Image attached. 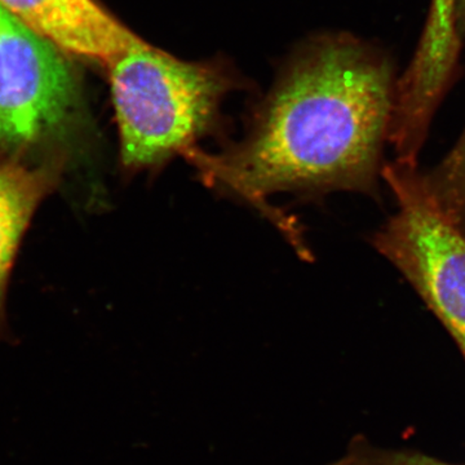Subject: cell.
<instances>
[{
  "instance_id": "30bf717a",
  "label": "cell",
  "mask_w": 465,
  "mask_h": 465,
  "mask_svg": "<svg viewBox=\"0 0 465 465\" xmlns=\"http://www.w3.org/2000/svg\"><path fill=\"white\" fill-rule=\"evenodd\" d=\"M463 2H464V5H465V0H463Z\"/></svg>"
},
{
  "instance_id": "277c9868",
  "label": "cell",
  "mask_w": 465,
  "mask_h": 465,
  "mask_svg": "<svg viewBox=\"0 0 465 465\" xmlns=\"http://www.w3.org/2000/svg\"><path fill=\"white\" fill-rule=\"evenodd\" d=\"M381 176L397 213L374 246L402 273L465 354V235L428 197L416 166L394 162Z\"/></svg>"
},
{
  "instance_id": "8992f818",
  "label": "cell",
  "mask_w": 465,
  "mask_h": 465,
  "mask_svg": "<svg viewBox=\"0 0 465 465\" xmlns=\"http://www.w3.org/2000/svg\"><path fill=\"white\" fill-rule=\"evenodd\" d=\"M65 54L108 66L139 39L96 0H0Z\"/></svg>"
},
{
  "instance_id": "5b68a950",
  "label": "cell",
  "mask_w": 465,
  "mask_h": 465,
  "mask_svg": "<svg viewBox=\"0 0 465 465\" xmlns=\"http://www.w3.org/2000/svg\"><path fill=\"white\" fill-rule=\"evenodd\" d=\"M455 3L433 0L414 61L394 94L388 142L400 163L416 166L430 119L457 63Z\"/></svg>"
},
{
  "instance_id": "9c48e42d",
  "label": "cell",
  "mask_w": 465,
  "mask_h": 465,
  "mask_svg": "<svg viewBox=\"0 0 465 465\" xmlns=\"http://www.w3.org/2000/svg\"><path fill=\"white\" fill-rule=\"evenodd\" d=\"M331 465H452L421 452L378 448L360 440Z\"/></svg>"
},
{
  "instance_id": "52a82bcc",
  "label": "cell",
  "mask_w": 465,
  "mask_h": 465,
  "mask_svg": "<svg viewBox=\"0 0 465 465\" xmlns=\"http://www.w3.org/2000/svg\"><path fill=\"white\" fill-rule=\"evenodd\" d=\"M67 163H41L3 158L0 162V332L5 324V302L9 273L24 232L39 203L60 183Z\"/></svg>"
},
{
  "instance_id": "ba28073f",
  "label": "cell",
  "mask_w": 465,
  "mask_h": 465,
  "mask_svg": "<svg viewBox=\"0 0 465 465\" xmlns=\"http://www.w3.org/2000/svg\"><path fill=\"white\" fill-rule=\"evenodd\" d=\"M420 179L440 213L465 235V134L448 157L420 173Z\"/></svg>"
},
{
  "instance_id": "3957f363",
  "label": "cell",
  "mask_w": 465,
  "mask_h": 465,
  "mask_svg": "<svg viewBox=\"0 0 465 465\" xmlns=\"http://www.w3.org/2000/svg\"><path fill=\"white\" fill-rule=\"evenodd\" d=\"M65 52L0 5V154L41 163L75 157L81 97Z\"/></svg>"
},
{
  "instance_id": "6da1fadb",
  "label": "cell",
  "mask_w": 465,
  "mask_h": 465,
  "mask_svg": "<svg viewBox=\"0 0 465 465\" xmlns=\"http://www.w3.org/2000/svg\"><path fill=\"white\" fill-rule=\"evenodd\" d=\"M393 105L381 60L354 42L317 43L291 65L243 143L188 158L208 186L272 219L266 198L278 193L372 194Z\"/></svg>"
},
{
  "instance_id": "8fae6325",
  "label": "cell",
  "mask_w": 465,
  "mask_h": 465,
  "mask_svg": "<svg viewBox=\"0 0 465 465\" xmlns=\"http://www.w3.org/2000/svg\"><path fill=\"white\" fill-rule=\"evenodd\" d=\"M464 357H465V354H464Z\"/></svg>"
},
{
  "instance_id": "7a4b0ae2",
  "label": "cell",
  "mask_w": 465,
  "mask_h": 465,
  "mask_svg": "<svg viewBox=\"0 0 465 465\" xmlns=\"http://www.w3.org/2000/svg\"><path fill=\"white\" fill-rule=\"evenodd\" d=\"M106 69L122 166L131 173L157 168L195 149L225 88L215 70L179 60L142 38Z\"/></svg>"
}]
</instances>
